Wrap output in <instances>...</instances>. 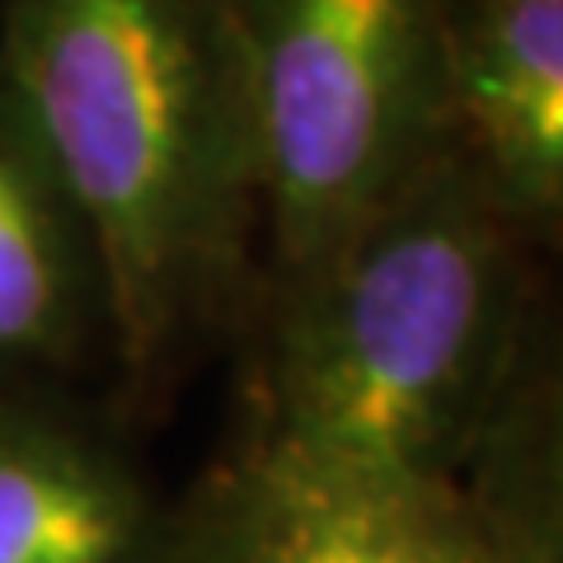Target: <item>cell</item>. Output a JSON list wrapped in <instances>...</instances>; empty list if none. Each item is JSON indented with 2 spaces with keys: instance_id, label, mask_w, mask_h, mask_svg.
<instances>
[{
  "instance_id": "obj_7",
  "label": "cell",
  "mask_w": 563,
  "mask_h": 563,
  "mask_svg": "<svg viewBox=\"0 0 563 563\" xmlns=\"http://www.w3.org/2000/svg\"><path fill=\"white\" fill-rule=\"evenodd\" d=\"M99 339L109 343L90 235L0 80V380L70 366Z\"/></svg>"
},
{
  "instance_id": "obj_4",
  "label": "cell",
  "mask_w": 563,
  "mask_h": 563,
  "mask_svg": "<svg viewBox=\"0 0 563 563\" xmlns=\"http://www.w3.org/2000/svg\"><path fill=\"white\" fill-rule=\"evenodd\" d=\"M151 563H559V517L479 479L352 484L240 446L165 517Z\"/></svg>"
},
{
  "instance_id": "obj_2",
  "label": "cell",
  "mask_w": 563,
  "mask_h": 563,
  "mask_svg": "<svg viewBox=\"0 0 563 563\" xmlns=\"http://www.w3.org/2000/svg\"><path fill=\"white\" fill-rule=\"evenodd\" d=\"M526 231L455 146L273 282L244 451L352 484H451L531 366Z\"/></svg>"
},
{
  "instance_id": "obj_5",
  "label": "cell",
  "mask_w": 563,
  "mask_h": 563,
  "mask_svg": "<svg viewBox=\"0 0 563 563\" xmlns=\"http://www.w3.org/2000/svg\"><path fill=\"white\" fill-rule=\"evenodd\" d=\"M451 146L526 235L563 202V0H451Z\"/></svg>"
},
{
  "instance_id": "obj_3",
  "label": "cell",
  "mask_w": 563,
  "mask_h": 563,
  "mask_svg": "<svg viewBox=\"0 0 563 563\" xmlns=\"http://www.w3.org/2000/svg\"><path fill=\"white\" fill-rule=\"evenodd\" d=\"M273 282L451 146V0H235Z\"/></svg>"
},
{
  "instance_id": "obj_6",
  "label": "cell",
  "mask_w": 563,
  "mask_h": 563,
  "mask_svg": "<svg viewBox=\"0 0 563 563\" xmlns=\"http://www.w3.org/2000/svg\"><path fill=\"white\" fill-rule=\"evenodd\" d=\"M161 526L109 437L0 380V563H151Z\"/></svg>"
},
{
  "instance_id": "obj_1",
  "label": "cell",
  "mask_w": 563,
  "mask_h": 563,
  "mask_svg": "<svg viewBox=\"0 0 563 563\" xmlns=\"http://www.w3.org/2000/svg\"><path fill=\"white\" fill-rule=\"evenodd\" d=\"M0 80L90 235L122 372L165 376L258 231L235 0H0Z\"/></svg>"
}]
</instances>
